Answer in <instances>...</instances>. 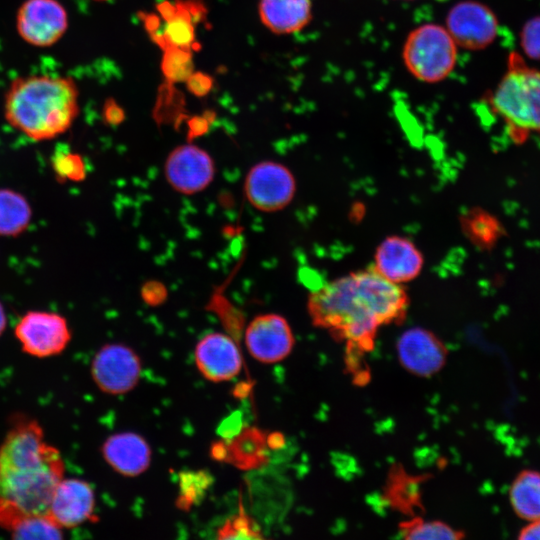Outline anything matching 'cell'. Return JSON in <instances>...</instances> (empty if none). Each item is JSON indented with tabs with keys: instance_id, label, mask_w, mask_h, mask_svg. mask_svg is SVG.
Returning <instances> with one entry per match:
<instances>
[{
	"instance_id": "5",
	"label": "cell",
	"mask_w": 540,
	"mask_h": 540,
	"mask_svg": "<svg viewBox=\"0 0 540 540\" xmlns=\"http://www.w3.org/2000/svg\"><path fill=\"white\" fill-rule=\"evenodd\" d=\"M402 58L405 67L415 78L426 83H437L454 70L457 44L446 27L423 24L406 38Z\"/></svg>"
},
{
	"instance_id": "25",
	"label": "cell",
	"mask_w": 540,
	"mask_h": 540,
	"mask_svg": "<svg viewBox=\"0 0 540 540\" xmlns=\"http://www.w3.org/2000/svg\"><path fill=\"white\" fill-rule=\"evenodd\" d=\"M400 533L405 539H460L462 531L442 521H429L414 517L400 524Z\"/></svg>"
},
{
	"instance_id": "18",
	"label": "cell",
	"mask_w": 540,
	"mask_h": 540,
	"mask_svg": "<svg viewBox=\"0 0 540 540\" xmlns=\"http://www.w3.org/2000/svg\"><path fill=\"white\" fill-rule=\"evenodd\" d=\"M0 528L14 539H62L63 529L47 514L28 513L0 499Z\"/></svg>"
},
{
	"instance_id": "26",
	"label": "cell",
	"mask_w": 540,
	"mask_h": 540,
	"mask_svg": "<svg viewBox=\"0 0 540 540\" xmlns=\"http://www.w3.org/2000/svg\"><path fill=\"white\" fill-rule=\"evenodd\" d=\"M163 50L161 70L168 83L185 82L193 72L191 50L177 47H167Z\"/></svg>"
},
{
	"instance_id": "19",
	"label": "cell",
	"mask_w": 540,
	"mask_h": 540,
	"mask_svg": "<svg viewBox=\"0 0 540 540\" xmlns=\"http://www.w3.org/2000/svg\"><path fill=\"white\" fill-rule=\"evenodd\" d=\"M259 16L273 33L300 31L312 19V0H259Z\"/></svg>"
},
{
	"instance_id": "23",
	"label": "cell",
	"mask_w": 540,
	"mask_h": 540,
	"mask_svg": "<svg viewBox=\"0 0 540 540\" xmlns=\"http://www.w3.org/2000/svg\"><path fill=\"white\" fill-rule=\"evenodd\" d=\"M461 226L465 236L472 244L482 249L492 247L503 234L500 222L490 213L472 209L463 214Z\"/></svg>"
},
{
	"instance_id": "34",
	"label": "cell",
	"mask_w": 540,
	"mask_h": 540,
	"mask_svg": "<svg viewBox=\"0 0 540 540\" xmlns=\"http://www.w3.org/2000/svg\"><path fill=\"white\" fill-rule=\"evenodd\" d=\"M208 119L205 117H194L188 122L191 137L199 136L208 129Z\"/></svg>"
},
{
	"instance_id": "32",
	"label": "cell",
	"mask_w": 540,
	"mask_h": 540,
	"mask_svg": "<svg viewBox=\"0 0 540 540\" xmlns=\"http://www.w3.org/2000/svg\"><path fill=\"white\" fill-rule=\"evenodd\" d=\"M104 119L108 124L119 125L125 119L124 110L114 100H108L104 106Z\"/></svg>"
},
{
	"instance_id": "31",
	"label": "cell",
	"mask_w": 540,
	"mask_h": 540,
	"mask_svg": "<svg viewBox=\"0 0 540 540\" xmlns=\"http://www.w3.org/2000/svg\"><path fill=\"white\" fill-rule=\"evenodd\" d=\"M185 82L187 89L198 97L207 95L213 86L212 78L202 72H192Z\"/></svg>"
},
{
	"instance_id": "11",
	"label": "cell",
	"mask_w": 540,
	"mask_h": 540,
	"mask_svg": "<svg viewBox=\"0 0 540 540\" xmlns=\"http://www.w3.org/2000/svg\"><path fill=\"white\" fill-rule=\"evenodd\" d=\"M446 29L457 46L480 50L495 40L498 20L485 4L467 0L457 3L449 10Z\"/></svg>"
},
{
	"instance_id": "3",
	"label": "cell",
	"mask_w": 540,
	"mask_h": 540,
	"mask_svg": "<svg viewBox=\"0 0 540 540\" xmlns=\"http://www.w3.org/2000/svg\"><path fill=\"white\" fill-rule=\"evenodd\" d=\"M79 91L70 77L31 74L15 78L4 97V116L35 141L65 133L79 114Z\"/></svg>"
},
{
	"instance_id": "35",
	"label": "cell",
	"mask_w": 540,
	"mask_h": 540,
	"mask_svg": "<svg viewBox=\"0 0 540 540\" xmlns=\"http://www.w3.org/2000/svg\"><path fill=\"white\" fill-rule=\"evenodd\" d=\"M7 325V317L2 303L0 302V336L5 331Z\"/></svg>"
},
{
	"instance_id": "14",
	"label": "cell",
	"mask_w": 540,
	"mask_h": 540,
	"mask_svg": "<svg viewBox=\"0 0 540 540\" xmlns=\"http://www.w3.org/2000/svg\"><path fill=\"white\" fill-rule=\"evenodd\" d=\"M396 347L401 365L418 376H431L446 362L445 345L435 334L424 328L413 327L404 331Z\"/></svg>"
},
{
	"instance_id": "21",
	"label": "cell",
	"mask_w": 540,
	"mask_h": 540,
	"mask_svg": "<svg viewBox=\"0 0 540 540\" xmlns=\"http://www.w3.org/2000/svg\"><path fill=\"white\" fill-rule=\"evenodd\" d=\"M508 496L517 517L527 522L540 519V471L521 470L512 480Z\"/></svg>"
},
{
	"instance_id": "10",
	"label": "cell",
	"mask_w": 540,
	"mask_h": 540,
	"mask_svg": "<svg viewBox=\"0 0 540 540\" xmlns=\"http://www.w3.org/2000/svg\"><path fill=\"white\" fill-rule=\"evenodd\" d=\"M67 28L68 15L58 0H25L17 11V32L32 46L54 45Z\"/></svg>"
},
{
	"instance_id": "8",
	"label": "cell",
	"mask_w": 540,
	"mask_h": 540,
	"mask_svg": "<svg viewBox=\"0 0 540 540\" xmlns=\"http://www.w3.org/2000/svg\"><path fill=\"white\" fill-rule=\"evenodd\" d=\"M90 371L94 383L102 392L119 395L137 385L142 365L132 348L121 343H110L96 352Z\"/></svg>"
},
{
	"instance_id": "20",
	"label": "cell",
	"mask_w": 540,
	"mask_h": 540,
	"mask_svg": "<svg viewBox=\"0 0 540 540\" xmlns=\"http://www.w3.org/2000/svg\"><path fill=\"white\" fill-rule=\"evenodd\" d=\"M159 11L165 20L160 32H153V39L165 49L177 47L192 49L195 41L194 16L192 8L184 4L162 3Z\"/></svg>"
},
{
	"instance_id": "2",
	"label": "cell",
	"mask_w": 540,
	"mask_h": 540,
	"mask_svg": "<svg viewBox=\"0 0 540 540\" xmlns=\"http://www.w3.org/2000/svg\"><path fill=\"white\" fill-rule=\"evenodd\" d=\"M64 473L61 452L45 440L40 423L16 418L0 444V499L28 513L46 514Z\"/></svg>"
},
{
	"instance_id": "22",
	"label": "cell",
	"mask_w": 540,
	"mask_h": 540,
	"mask_svg": "<svg viewBox=\"0 0 540 540\" xmlns=\"http://www.w3.org/2000/svg\"><path fill=\"white\" fill-rule=\"evenodd\" d=\"M32 209L17 191L0 188V236H17L30 224Z\"/></svg>"
},
{
	"instance_id": "4",
	"label": "cell",
	"mask_w": 540,
	"mask_h": 540,
	"mask_svg": "<svg viewBox=\"0 0 540 540\" xmlns=\"http://www.w3.org/2000/svg\"><path fill=\"white\" fill-rule=\"evenodd\" d=\"M490 110L503 123L510 140L523 144L540 139V70L513 51L507 68L488 97Z\"/></svg>"
},
{
	"instance_id": "30",
	"label": "cell",
	"mask_w": 540,
	"mask_h": 540,
	"mask_svg": "<svg viewBox=\"0 0 540 540\" xmlns=\"http://www.w3.org/2000/svg\"><path fill=\"white\" fill-rule=\"evenodd\" d=\"M140 295L147 305L157 307L167 300L168 290L164 283L158 280H149L141 286Z\"/></svg>"
},
{
	"instance_id": "33",
	"label": "cell",
	"mask_w": 540,
	"mask_h": 540,
	"mask_svg": "<svg viewBox=\"0 0 540 540\" xmlns=\"http://www.w3.org/2000/svg\"><path fill=\"white\" fill-rule=\"evenodd\" d=\"M519 540H540V519L529 521L518 533Z\"/></svg>"
},
{
	"instance_id": "13",
	"label": "cell",
	"mask_w": 540,
	"mask_h": 540,
	"mask_svg": "<svg viewBox=\"0 0 540 540\" xmlns=\"http://www.w3.org/2000/svg\"><path fill=\"white\" fill-rule=\"evenodd\" d=\"M95 504L88 482L63 477L52 493L46 514L62 529L75 528L94 516Z\"/></svg>"
},
{
	"instance_id": "24",
	"label": "cell",
	"mask_w": 540,
	"mask_h": 540,
	"mask_svg": "<svg viewBox=\"0 0 540 540\" xmlns=\"http://www.w3.org/2000/svg\"><path fill=\"white\" fill-rule=\"evenodd\" d=\"M386 496L396 508L411 512L420 502L418 479L407 475L400 468L393 469L387 483Z\"/></svg>"
},
{
	"instance_id": "16",
	"label": "cell",
	"mask_w": 540,
	"mask_h": 540,
	"mask_svg": "<svg viewBox=\"0 0 540 540\" xmlns=\"http://www.w3.org/2000/svg\"><path fill=\"white\" fill-rule=\"evenodd\" d=\"M421 251L408 238L386 237L377 247L374 269L389 281L402 284L416 278L423 268Z\"/></svg>"
},
{
	"instance_id": "1",
	"label": "cell",
	"mask_w": 540,
	"mask_h": 540,
	"mask_svg": "<svg viewBox=\"0 0 540 540\" xmlns=\"http://www.w3.org/2000/svg\"><path fill=\"white\" fill-rule=\"evenodd\" d=\"M408 305L404 288L373 267L321 286L307 303L313 324L345 343L347 368L360 384L367 378L363 357L373 349L379 328L402 321Z\"/></svg>"
},
{
	"instance_id": "28",
	"label": "cell",
	"mask_w": 540,
	"mask_h": 540,
	"mask_svg": "<svg viewBox=\"0 0 540 540\" xmlns=\"http://www.w3.org/2000/svg\"><path fill=\"white\" fill-rule=\"evenodd\" d=\"M53 167L58 176L65 180L80 181L85 178V164L78 154L57 153L53 159Z\"/></svg>"
},
{
	"instance_id": "7",
	"label": "cell",
	"mask_w": 540,
	"mask_h": 540,
	"mask_svg": "<svg viewBox=\"0 0 540 540\" xmlns=\"http://www.w3.org/2000/svg\"><path fill=\"white\" fill-rule=\"evenodd\" d=\"M14 335L27 355L48 358L61 354L71 341V330L62 315L28 311L17 322Z\"/></svg>"
},
{
	"instance_id": "29",
	"label": "cell",
	"mask_w": 540,
	"mask_h": 540,
	"mask_svg": "<svg viewBox=\"0 0 540 540\" xmlns=\"http://www.w3.org/2000/svg\"><path fill=\"white\" fill-rule=\"evenodd\" d=\"M520 46L527 57L540 60V17L530 19L522 27Z\"/></svg>"
},
{
	"instance_id": "15",
	"label": "cell",
	"mask_w": 540,
	"mask_h": 540,
	"mask_svg": "<svg viewBox=\"0 0 540 540\" xmlns=\"http://www.w3.org/2000/svg\"><path fill=\"white\" fill-rule=\"evenodd\" d=\"M194 360L202 376L212 382L231 380L242 367V357L236 342L220 332L206 334L198 341Z\"/></svg>"
},
{
	"instance_id": "9",
	"label": "cell",
	"mask_w": 540,
	"mask_h": 540,
	"mask_svg": "<svg viewBox=\"0 0 540 540\" xmlns=\"http://www.w3.org/2000/svg\"><path fill=\"white\" fill-rule=\"evenodd\" d=\"M164 175L169 186L183 195H195L214 181L216 164L212 156L194 144L175 147L167 155Z\"/></svg>"
},
{
	"instance_id": "27",
	"label": "cell",
	"mask_w": 540,
	"mask_h": 540,
	"mask_svg": "<svg viewBox=\"0 0 540 540\" xmlns=\"http://www.w3.org/2000/svg\"><path fill=\"white\" fill-rule=\"evenodd\" d=\"M218 538H262L260 530L246 515L239 514L228 519L218 531Z\"/></svg>"
},
{
	"instance_id": "6",
	"label": "cell",
	"mask_w": 540,
	"mask_h": 540,
	"mask_svg": "<svg viewBox=\"0 0 540 540\" xmlns=\"http://www.w3.org/2000/svg\"><path fill=\"white\" fill-rule=\"evenodd\" d=\"M243 192L254 209L273 213L292 202L296 193V180L284 164L265 160L250 167L244 179Z\"/></svg>"
},
{
	"instance_id": "17",
	"label": "cell",
	"mask_w": 540,
	"mask_h": 540,
	"mask_svg": "<svg viewBox=\"0 0 540 540\" xmlns=\"http://www.w3.org/2000/svg\"><path fill=\"white\" fill-rule=\"evenodd\" d=\"M101 453L106 463L117 473L135 477L150 466L152 450L148 442L134 432L116 433L103 442Z\"/></svg>"
},
{
	"instance_id": "12",
	"label": "cell",
	"mask_w": 540,
	"mask_h": 540,
	"mask_svg": "<svg viewBox=\"0 0 540 540\" xmlns=\"http://www.w3.org/2000/svg\"><path fill=\"white\" fill-rule=\"evenodd\" d=\"M244 342L255 360L271 364L282 361L291 353L295 338L283 316L265 313L249 322L244 332Z\"/></svg>"
}]
</instances>
